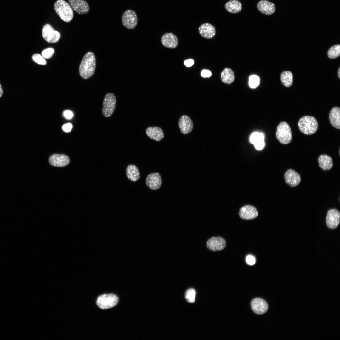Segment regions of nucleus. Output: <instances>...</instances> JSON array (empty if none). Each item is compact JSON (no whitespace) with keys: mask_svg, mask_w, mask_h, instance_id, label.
<instances>
[{"mask_svg":"<svg viewBox=\"0 0 340 340\" xmlns=\"http://www.w3.org/2000/svg\"><path fill=\"white\" fill-rule=\"evenodd\" d=\"M96 66V59L92 52L87 53L83 57L79 66L81 76L84 79L90 78L94 74Z\"/></svg>","mask_w":340,"mask_h":340,"instance_id":"nucleus-1","label":"nucleus"},{"mask_svg":"<svg viewBox=\"0 0 340 340\" xmlns=\"http://www.w3.org/2000/svg\"><path fill=\"white\" fill-rule=\"evenodd\" d=\"M54 7L57 15L63 21L68 23L72 20L73 11L67 2L64 0H58L54 3Z\"/></svg>","mask_w":340,"mask_h":340,"instance_id":"nucleus-2","label":"nucleus"},{"mask_svg":"<svg viewBox=\"0 0 340 340\" xmlns=\"http://www.w3.org/2000/svg\"><path fill=\"white\" fill-rule=\"evenodd\" d=\"M298 125L300 131L307 135L316 133L318 127L317 120L314 117L310 116H305L301 118Z\"/></svg>","mask_w":340,"mask_h":340,"instance_id":"nucleus-3","label":"nucleus"},{"mask_svg":"<svg viewBox=\"0 0 340 340\" xmlns=\"http://www.w3.org/2000/svg\"><path fill=\"white\" fill-rule=\"evenodd\" d=\"M277 139L281 143L286 144L292 140V135L291 128L286 122H280L278 125L276 133Z\"/></svg>","mask_w":340,"mask_h":340,"instance_id":"nucleus-4","label":"nucleus"},{"mask_svg":"<svg viewBox=\"0 0 340 340\" xmlns=\"http://www.w3.org/2000/svg\"><path fill=\"white\" fill-rule=\"evenodd\" d=\"M116 98L112 93H108L105 96L103 100L102 113L106 118L110 117L113 113L116 106Z\"/></svg>","mask_w":340,"mask_h":340,"instance_id":"nucleus-5","label":"nucleus"},{"mask_svg":"<svg viewBox=\"0 0 340 340\" xmlns=\"http://www.w3.org/2000/svg\"><path fill=\"white\" fill-rule=\"evenodd\" d=\"M118 301V297L116 295L112 294H105L98 298L96 303L101 309H106L115 306Z\"/></svg>","mask_w":340,"mask_h":340,"instance_id":"nucleus-6","label":"nucleus"},{"mask_svg":"<svg viewBox=\"0 0 340 340\" xmlns=\"http://www.w3.org/2000/svg\"><path fill=\"white\" fill-rule=\"evenodd\" d=\"M122 22L126 28L133 29L136 26L138 23V18L135 12L132 10H127L122 15Z\"/></svg>","mask_w":340,"mask_h":340,"instance_id":"nucleus-7","label":"nucleus"},{"mask_svg":"<svg viewBox=\"0 0 340 340\" xmlns=\"http://www.w3.org/2000/svg\"><path fill=\"white\" fill-rule=\"evenodd\" d=\"M42 35L44 39L49 43H55L58 42L60 38V34L54 30L52 26L48 24L45 25L42 29Z\"/></svg>","mask_w":340,"mask_h":340,"instance_id":"nucleus-8","label":"nucleus"},{"mask_svg":"<svg viewBox=\"0 0 340 340\" xmlns=\"http://www.w3.org/2000/svg\"><path fill=\"white\" fill-rule=\"evenodd\" d=\"M226 245V241L223 238L219 236L213 237L207 241L206 246L209 250L218 251L224 249Z\"/></svg>","mask_w":340,"mask_h":340,"instance_id":"nucleus-9","label":"nucleus"},{"mask_svg":"<svg viewBox=\"0 0 340 340\" xmlns=\"http://www.w3.org/2000/svg\"><path fill=\"white\" fill-rule=\"evenodd\" d=\"M48 161L51 165L57 167H65L70 162L69 157L63 154H53L49 157Z\"/></svg>","mask_w":340,"mask_h":340,"instance_id":"nucleus-10","label":"nucleus"},{"mask_svg":"<svg viewBox=\"0 0 340 340\" xmlns=\"http://www.w3.org/2000/svg\"><path fill=\"white\" fill-rule=\"evenodd\" d=\"M340 220L339 212L335 209H332L328 211L326 218V223L330 229L336 228L339 225Z\"/></svg>","mask_w":340,"mask_h":340,"instance_id":"nucleus-11","label":"nucleus"},{"mask_svg":"<svg viewBox=\"0 0 340 340\" xmlns=\"http://www.w3.org/2000/svg\"><path fill=\"white\" fill-rule=\"evenodd\" d=\"M284 178L286 183L292 187L297 186L301 181L300 175L296 171L291 169L286 171L284 174Z\"/></svg>","mask_w":340,"mask_h":340,"instance_id":"nucleus-12","label":"nucleus"},{"mask_svg":"<svg viewBox=\"0 0 340 340\" xmlns=\"http://www.w3.org/2000/svg\"><path fill=\"white\" fill-rule=\"evenodd\" d=\"M71 7L80 14H85L90 10V7L85 0H68Z\"/></svg>","mask_w":340,"mask_h":340,"instance_id":"nucleus-13","label":"nucleus"},{"mask_svg":"<svg viewBox=\"0 0 340 340\" xmlns=\"http://www.w3.org/2000/svg\"><path fill=\"white\" fill-rule=\"evenodd\" d=\"M161 176L157 172H154L149 174L146 179V184L150 189L156 190L159 189L162 184Z\"/></svg>","mask_w":340,"mask_h":340,"instance_id":"nucleus-14","label":"nucleus"},{"mask_svg":"<svg viewBox=\"0 0 340 340\" xmlns=\"http://www.w3.org/2000/svg\"><path fill=\"white\" fill-rule=\"evenodd\" d=\"M258 215V212L257 209L254 207L250 205L243 206L240 209L239 212L240 217L244 220L254 219Z\"/></svg>","mask_w":340,"mask_h":340,"instance_id":"nucleus-15","label":"nucleus"},{"mask_svg":"<svg viewBox=\"0 0 340 340\" xmlns=\"http://www.w3.org/2000/svg\"><path fill=\"white\" fill-rule=\"evenodd\" d=\"M178 125L181 132L184 134H187L192 130L193 128V122L188 116H182L178 121Z\"/></svg>","mask_w":340,"mask_h":340,"instance_id":"nucleus-16","label":"nucleus"},{"mask_svg":"<svg viewBox=\"0 0 340 340\" xmlns=\"http://www.w3.org/2000/svg\"><path fill=\"white\" fill-rule=\"evenodd\" d=\"M251 308L257 314H263L266 313L268 308V305L264 300L259 298L253 299L251 303Z\"/></svg>","mask_w":340,"mask_h":340,"instance_id":"nucleus-17","label":"nucleus"},{"mask_svg":"<svg viewBox=\"0 0 340 340\" xmlns=\"http://www.w3.org/2000/svg\"><path fill=\"white\" fill-rule=\"evenodd\" d=\"M161 42L164 46L171 49L176 48L178 42L177 36L172 33H167L163 35Z\"/></svg>","mask_w":340,"mask_h":340,"instance_id":"nucleus-18","label":"nucleus"},{"mask_svg":"<svg viewBox=\"0 0 340 340\" xmlns=\"http://www.w3.org/2000/svg\"><path fill=\"white\" fill-rule=\"evenodd\" d=\"M258 9L266 15H270L275 11V6L272 2L267 0H261L257 4Z\"/></svg>","mask_w":340,"mask_h":340,"instance_id":"nucleus-19","label":"nucleus"},{"mask_svg":"<svg viewBox=\"0 0 340 340\" xmlns=\"http://www.w3.org/2000/svg\"><path fill=\"white\" fill-rule=\"evenodd\" d=\"M199 32L200 35L203 37L207 39H211L216 34V29L211 24L206 23L201 25L199 27Z\"/></svg>","mask_w":340,"mask_h":340,"instance_id":"nucleus-20","label":"nucleus"},{"mask_svg":"<svg viewBox=\"0 0 340 340\" xmlns=\"http://www.w3.org/2000/svg\"><path fill=\"white\" fill-rule=\"evenodd\" d=\"M146 133L148 137L156 141H161L164 137V133L163 130L159 127H149L146 130Z\"/></svg>","mask_w":340,"mask_h":340,"instance_id":"nucleus-21","label":"nucleus"},{"mask_svg":"<svg viewBox=\"0 0 340 340\" xmlns=\"http://www.w3.org/2000/svg\"><path fill=\"white\" fill-rule=\"evenodd\" d=\"M331 124L335 128L340 129V108L335 107L332 109L329 114Z\"/></svg>","mask_w":340,"mask_h":340,"instance_id":"nucleus-22","label":"nucleus"},{"mask_svg":"<svg viewBox=\"0 0 340 340\" xmlns=\"http://www.w3.org/2000/svg\"><path fill=\"white\" fill-rule=\"evenodd\" d=\"M319 167L323 170H330L333 165V160L331 157L326 154H322L318 158Z\"/></svg>","mask_w":340,"mask_h":340,"instance_id":"nucleus-23","label":"nucleus"},{"mask_svg":"<svg viewBox=\"0 0 340 340\" xmlns=\"http://www.w3.org/2000/svg\"><path fill=\"white\" fill-rule=\"evenodd\" d=\"M127 176L129 180L135 182L140 178V174L137 167L134 164L128 165L126 168Z\"/></svg>","mask_w":340,"mask_h":340,"instance_id":"nucleus-24","label":"nucleus"},{"mask_svg":"<svg viewBox=\"0 0 340 340\" xmlns=\"http://www.w3.org/2000/svg\"><path fill=\"white\" fill-rule=\"evenodd\" d=\"M225 8L228 12L235 14L241 11L242 5L241 3L238 0H231L226 3Z\"/></svg>","mask_w":340,"mask_h":340,"instance_id":"nucleus-25","label":"nucleus"},{"mask_svg":"<svg viewBox=\"0 0 340 340\" xmlns=\"http://www.w3.org/2000/svg\"><path fill=\"white\" fill-rule=\"evenodd\" d=\"M221 78L224 83L228 84H231L235 79L233 71L230 68H225L221 74Z\"/></svg>","mask_w":340,"mask_h":340,"instance_id":"nucleus-26","label":"nucleus"},{"mask_svg":"<svg viewBox=\"0 0 340 340\" xmlns=\"http://www.w3.org/2000/svg\"><path fill=\"white\" fill-rule=\"evenodd\" d=\"M280 80L282 84L284 86L289 87L293 83V75L290 71H284L280 74Z\"/></svg>","mask_w":340,"mask_h":340,"instance_id":"nucleus-27","label":"nucleus"},{"mask_svg":"<svg viewBox=\"0 0 340 340\" xmlns=\"http://www.w3.org/2000/svg\"><path fill=\"white\" fill-rule=\"evenodd\" d=\"M327 55L330 59H336L340 55V45L336 44L331 47L327 52Z\"/></svg>","mask_w":340,"mask_h":340,"instance_id":"nucleus-28","label":"nucleus"},{"mask_svg":"<svg viewBox=\"0 0 340 340\" xmlns=\"http://www.w3.org/2000/svg\"><path fill=\"white\" fill-rule=\"evenodd\" d=\"M264 136L261 133L255 132L251 135L249 140L250 143L254 145L261 141L264 140Z\"/></svg>","mask_w":340,"mask_h":340,"instance_id":"nucleus-29","label":"nucleus"},{"mask_svg":"<svg viewBox=\"0 0 340 340\" xmlns=\"http://www.w3.org/2000/svg\"><path fill=\"white\" fill-rule=\"evenodd\" d=\"M196 295V291L193 288H190L186 291L185 297L189 302L192 303L195 301Z\"/></svg>","mask_w":340,"mask_h":340,"instance_id":"nucleus-30","label":"nucleus"},{"mask_svg":"<svg viewBox=\"0 0 340 340\" xmlns=\"http://www.w3.org/2000/svg\"><path fill=\"white\" fill-rule=\"evenodd\" d=\"M259 83L260 78L258 76L252 75L249 77V84L251 88H255L259 85Z\"/></svg>","mask_w":340,"mask_h":340,"instance_id":"nucleus-31","label":"nucleus"},{"mask_svg":"<svg viewBox=\"0 0 340 340\" xmlns=\"http://www.w3.org/2000/svg\"><path fill=\"white\" fill-rule=\"evenodd\" d=\"M32 60L35 63L41 65H45L47 62L44 58L38 54H35L32 57Z\"/></svg>","mask_w":340,"mask_h":340,"instance_id":"nucleus-32","label":"nucleus"},{"mask_svg":"<svg viewBox=\"0 0 340 340\" xmlns=\"http://www.w3.org/2000/svg\"><path fill=\"white\" fill-rule=\"evenodd\" d=\"M54 52V49L51 48H47L43 50L42 52V55L44 58L49 59L51 58Z\"/></svg>","mask_w":340,"mask_h":340,"instance_id":"nucleus-33","label":"nucleus"},{"mask_svg":"<svg viewBox=\"0 0 340 340\" xmlns=\"http://www.w3.org/2000/svg\"><path fill=\"white\" fill-rule=\"evenodd\" d=\"M246 261L247 263L250 265H254L256 262L255 257L251 255H248L246 258Z\"/></svg>","mask_w":340,"mask_h":340,"instance_id":"nucleus-34","label":"nucleus"},{"mask_svg":"<svg viewBox=\"0 0 340 340\" xmlns=\"http://www.w3.org/2000/svg\"><path fill=\"white\" fill-rule=\"evenodd\" d=\"M211 72L208 70H203L201 73V76L204 78L209 77L211 76Z\"/></svg>","mask_w":340,"mask_h":340,"instance_id":"nucleus-35","label":"nucleus"},{"mask_svg":"<svg viewBox=\"0 0 340 340\" xmlns=\"http://www.w3.org/2000/svg\"><path fill=\"white\" fill-rule=\"evenodd\" d=\"M265 145V142L264 140L256 143L254 145L256 150H260L262 149L264 147Z\"/></svg>","mask_w":340,"mask_h":340,"instance_id":"nucleus-36","label":"nucleus"},{"mask_svg":"<svg viewBox=\"0 0 340 340\" xmlns=\"http://www.w3.org/2000/svg\"><path fill=\"white\" fill-rule=\"evenodd\" d=\"M72 127V124L70 123H68L64 125L62 127L63 130L65 132L70 131Z\"/></svg>","mask_w":340,"mask_h":340,"instance_id":"nucleus-37","label":"nucleus"},{"mask_svg":"<svg viewBox=\"0 0 340 340\" xmlns=\"http://www.w3.org/2000/svg\"><path fill=\"white\" fill-rule=\"evenodd\" d=\"M64 116L67 119H70L73 116V113L71 111L66 110L64 112Z\"/></svg>","mask_w":340,"mask_h":340,"instance_id":"nucleus-38","label":"nucleus"},{"mask_svg":"<svg viewBox=\"0 0 340 340\" xmlns=\"http://www.w3.org/2000/svg\"><path fill=\"white\" fill-rule=\"evenodd\" d=\"M194 63V60L191 59H190L185 60L184 61V64L187 67H190Z\"/></svg>","mask_w":340,"mask_h":340,"instance_id":"nucleus-39","label":"nucleus"},{"mask_svg":"<svg viewBox=\"0 0 340 340\" xmlns=\"http://www.w3.org/2000/svg\"><path fill=\"white\" fill-rule=\"evenodd\" d=\"M3 93V91L1 84L0 83V98L2 96Z\"/></svg>","mask_w":340,"mask_h":340,"instance_id":"nucleus-40","label":"nucleus"},{"mask_svg":"<svg viewBox=\"0 0 340 340\" xmlns=\"http://www.w3.org/2000/svg\"><path fill=\"white\" fill-rule=\"evenodd\" d=\"M337 75L339 79H340V67H339L337 72Z\"/></svg>","mask_w":340,"mask_h":340,"instance_id":"nucleus-41","label":"nucleus"}]
</instances>
